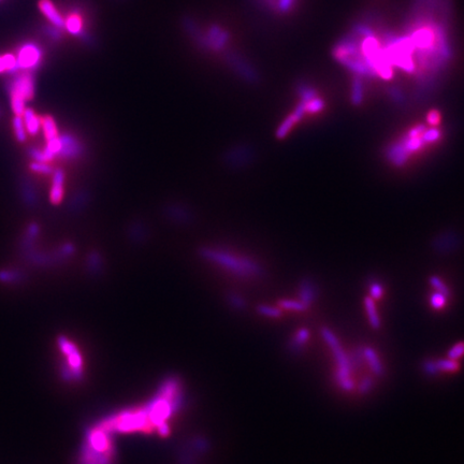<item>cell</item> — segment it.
Masks as SVG:
<instances>
[{
    "label": "cell",
    "mask_w": 464,
    "mask_h": 464,
    "mask_svg": "<svg viewBox=\"0 0 464 464\" xmlns=\"http://www.w3.org/2000/svg\"><path fill=\"white\" fill-rule=\"evenodd\" d=\"M199 255L206 261L242 278H253L263 274L262 267L254 259L225 247L204 246L199 250Z\"/></svg>",
    "instance_id": "6da1fadb"
},
{
    "label": "cell",
    "mask_w": 464,
    "mask_h": 464,
    "mask_svg": "<svg viewBox=\"0 0 464 464\" xmlns=\"http://www.w3.org/2000/svg\"><path fill=\"white\" fill-rule=\"evenodd\" d=\"M102 424L94 428L85 440L79 464H112L111 441Z\"/></svg>",
    "instance_id": "7a4b0ae2"
},
{
    "label": "cell",
    "mask_w": 464,
    "mask_h": 464,
    "mask_svg": "<svg viewBox=\"0 0 464 464\" xmlns=\"http://www.w3.org/2000/svg\"><path fill=\"white\" fill-rule=\"evenodd\" d=\"M321 336H322L323 340H325L326 343L328 344V346L330 347V349L334 356V358H336V361L338 363L337 373L350 375L351 371H350V366H349V362H348V356L343 350V348L341 346V343L338 340V338L334 336V333L328 328H323L321 330Z\"/></svg>",
    "instance_id": "3957f363"
},
{
    "label": "cell",
    "mask_w": 464,
    "mask_h": 464,
    "mask_svg": "<svg viewBox=\"0 0 464 464\" xmlns=\"http://www.w3.org/2000/svg\"><path fill=\"white\" fill-rule=\"evenodd\" d=\"M59 347L67 356V377L68 379H78L82 374V359L75 345L64 338L59 339Z\"/></svg>",
    "instance_id": "277c9868"
},
{
    "label": "cell",
    "mask_w": 464,
    "mask_h": 464,
    "mask_svg": "<svg viewBox=\"0 0 464 464\" xmlns=\"http://www.w3.org/2000/svg\"><path fill=\"white\" fill-rule=\"evenodd\" d=\"M255 153L250 145L232 146L224 155V163L231 169H242L250 165Z\"/></svg>",
    "instance_id": "5b68a950"
},
{
    "label": "cell",
    "mask_w": 464,
    "mask_h": 464,
    "mask_svg": "<svg viewBox=\"0 0 464 464\" xmlns=\"http://www.w3.org/2000/svg\"><path fill=\"white\" fill-rule=\"evenodd\" d=\"M226 61H227L230 68H232L233 71L247 83L257 84L259 82L260 77H259L257 70L241 56L236 55L234 53H230L226 55Z\"/></svg>",
    "instance_id": "8992f818"
},
{
    "label": "cell",
    "mask_w": 464,
    "mask_h": 464,
    "mask_svg": "<svg viewBox=\"0 0 464 464\" xmlns=\"http://www.w3.org/2000/svg\"><path fill=\"white\" fill-rule=\"evenodd\" d=\"M165 215L171 222L180 225H188L193 218L191 210L181 202H171L166 206Z\"/></svg>",
    "instance_id": "52a82bcc"
},
{
    "label": "cell",
    "mask_w": 464,
    "mask_h": 464,
    "mask_svg": "<svg viewBox=\"0 0 464 464\" xmlns=\"http://www.w3.org/2000/svg\"><path fill=\"white\" fill-rule=\"evenodd\" d=\"M17 66L21 69H31L36 67L41 58L40 50L34 45H26L17 54Z\"/></svg>",
    "instance_id": "ba28073f"
},
{
    "label": "cell",
    "mask_w": 464,
    "mask_h": 464,
    "mask_svg": "<svg viewBox=\"0 0 464 464\" xmlns=\"http://www.w3.org/2000/svg\"><path fill=\"white\" fill-rule=\"evenodd\" d=\"M11 92L23 97L25 101H29L35 96V84L34 79L30 74H21L14 81Z\"/></svg>",
    "instance_id": "9c48e42d"
},
{
    "label": "cell",
    "mask_w": 464,
    "mask_h": 464,
    "mask_svg": "<svg viewBox=\"0 0 464 464\" xmlns=\"http://www.w3.org/2000/svg\"><path fill=\"white\" fill-rule=\"evenodd\" d=\"M208 49L214 51H222L226 43L229 40L230 36L225 29L220 28L217 25H213L210 27L207 35Z\"/></svg>",
    "instance_id": "30bf717a"
},
{
    "label": "cell",
    "mask_w": 464,
    "mask_h": 464,
    "mask_svg": "<svg viewBox=\"0 0 464 464\" xmlns=\"http://www.w3.org/2000/svg\"><path fill=\"white\" fill-rule=\"evenodd\" d=\"M409 155H411V153L404 146L402 140L390 144L388 146L386 152L387 159L396 167H402L409 158Z\"/></svg>",
    "instance_id": "8fae6325"
},
{
    "label": "cell",
    "mask_w": 464,
    "mask_h": 464,
    "mask_svg": "<svg viewBox=\"0 0 464 464\" xmlns=\"http://www.w3.org/2000/svg\"><path fill=\"white\" fill-rule=\"evenodd\" d=\"M38 7L41 11V13L45 15L53 25H55L57 27L64 26V19L57 11L56 7L52 3V0H39Z\"/></svg>",
    "instance_id": "7c38bea8"
},
{
    "label": "cell",
    "mask_w": 464,
    "mask_h": 464,
    "mask_svg": "<svg viewBox=\"0 0 464 464\" xmlns=\"http://www.w3.org/2000/svg\"><path fill=\"white\" fill-rule=\"evenodd\" d=\"M63 184H64V173L61 170H57L53 174V184L50 191V201L57 206L63 198Z\"/></svg>",
    "instance_id": "4fadbf2b"
},
{
    "label": "cell",
    "mask_w": 464,
    "mask_h": 464,
    "mask_svg": "<svg viewBox=\"0 0 464 464\" xmlns=\"http://www.w3.org/2000/svg\"><path fill=\"white\" fill-rule=\"evenodd\" d=\"M60 140L62 146L59 154H61L63 157L77 158L82 154L83 146L77 139H74L71 136H63L60 137Z\"/></svg>",
    "instance_id": "5bb4252c"
},
{
    "label": "cell",
    "mask_w": 464,
    "mask_h": 464,
    "mask_svg": "<svg viewBox=\"0 0 464 464\" xmlns=\"http://www.w3.org/2000/svg\"><path fill=\"white\" fill-rule=\"evenodd\" d=\"M317 288L312 279L304 278L300 284V301L306 308L315 301Z\"/></svg>",
    "instance_id": "9a60e30c"
},
{
    "label": "cell",
    "mask_w": 464,
    "mask_h": 464,
    "mask_svg": "<svg viewBox=\"0 0 464 464\" xmlns=\"http://www.w3.org/2000/svg\"><path fill=\"white\" fill-rule=\"evenodd\" d=\"M351 103L356 106L361 105L364 99V86H363V78L359 75H355L352 77L351 81V95H350Z\"/></svg>",
    "instance_id": "2e32d148"
},
{
    "label": "cell",
    "mask_w": 464,
    "mask_h": 464,
    "mask_svg": "<svg viewBox=\"0 0 464 464\" xmlns=\"http://www.w3.org/2000/svg\"><path fill=\"white\" fill-rule=\"evenodd\" d=\"M459 240L455 233H445L439 235L434 241V247L439 252H448L457 247Z\"/></svg>",
    "instance_id": "e0dca14e"
},
{
    "label": "cell",
    "mask_w": 464,
    "mask_h": 464,
    "mask_svg": "<svg viewBox=\"0 0 464 464\" xmlns=\"http://www.w3.org/2000/svg\"><path fill=\"white\" fill-rule=\"evenodd\" d=\"M147 228L141 222H135L129 226V239L136 244H140L147 240Z\"/></svg>",
    "instance_id": "ac0fdd59"
},
{
    "label": "cell",
    "mask_w": 464,
    "mask_h": 464,
    "mask_svg": "<svg viewBox=\"0 0 464 464\" xmlns=\"http://www.w3.org/2000/svg\"><path fill=\"white\" fill-rule=\"evenodd\" d=\"M21 117H23V121H24L27 132L31 136L37 135L40 130L41 121H40V118L36 115L35 111L31 109H25Z\"/></svg>",
    "instance_id": "d6986e66"
},
{
    "label": "cell",
    "mask_w": 464,
    "mask_h": 464,
    "mask_svg": "<svg viewBox=\"0 0 464 464\" xmlns=\"http://www.w3.org/2000/svg\"><path fill=\"white\" fill-rule=\"evenodd\" d=\"M363 352H364V359H365V361H368L373 373L379 376H382L384 374L385 370H384L383 363L381 362L376 351L371 347H364Z\"/></svg>",
    "instance_id": "ffe728a7"
},
{
    "label": "cell",
    "mask_w": 464,
    "mask_h": 464,
    "mask_svg": "<svg viewBox=\"0 0 464 464\" xmlns=\"http://www.w3.org/2000/svg\"><path fill=\"white\" fill-rule=\"evenodd\" d=\"M40 121H41V127L43 129V134H45L47 141H49V140H52L54 138L59 137L56 123H55V121H54V118L52 116L46 115V116L41 117Z\"/></svg>",
    "instance_id": "44dd1931"
},
{
    "label": "cell",
    "mask_w": 464,
    "mask_h": 464,
    "mask_svg": "<svg viewBox=\"0 0 464 464\" xmlns=\"http://www.w3.org/2000/svg\"><path fill=\"white\" fill-rule=\"evenodd\" d=\"M364 306H365L366 314H368L369 321L371 323V326L374 329H379L381 327V319H380L379 314H377V310H376V306H375L374 299H372L371 297H366L364 299Z\"/></svg>",
    "instance_id": "7402d4cb"
},
{
    "label": "cell",
    "mask_w": 464,
    "mask_h": 464,
    "mask_svg": "<svg viewBox=\"0 0 464 464\" xmlns=\"http://www.w3.org/2000/svg\"><path fill=\"white\" fill-rule=\"evenodd\" d=\"M297 94L299 95V97L301 98V101L302 102H308L311 100H313L314 98H316V97H318L317 95V91L313 87V86H311L310 84L307 83H304V82H301L297 85Z\"/></svg>",
    "instance_id": "603a6c76"
},
{
    "label": "cell",
    "mask_w": 464,
    "mask_h": 464,
    "mask_svg": "<svg viewBox=\"0 0 464 464\" xmlns=\"http://www.w3.org/2000/svg\"><path fill=\"white\" fill-rule=\"evenodd\" d=\"M310 338V331L305 328L303 329H300L297 334L295 336V338L293 339V341L290 342L289 344V348L291 351H300L301 348L304 346V344L307 342Z\"/></svg>",
    "instance_id": "cb8c5ba5"
},
{
    "label": "cell",
    "mask_w": 464,
    "mask_h": 464,
    "mask_svg": "<svg viewBox=\"0 0 464 464\" xmlns=\"http://www.w3.org/2000/svg\"><path fill=\"white\" fill-rule=\"evenodd\" d=\"M298 123L297 121V118L294 116V114H290L288 115L285 120L282 122V124H280L278 126V128L276 129V132H275V137L279 140H282V139H285L286 136L290 132L291 129L294 128V126Z\"/></svg>",
    "instance_id": "d4e9b609"
},
{
    "label": "cell",
    "mask_w": 464,
    "mask_h": 464,
    "mask_svg": "<svg viewBox=\"0 0 464 464\" xmlns=\"http://www.w3.org/2000/svg\"><path fill=\"white\" fill-rule=\"evenodd\" d=\"M64 27L67 28L71 35H79L83 27L81 16L78 13L70 14L67 19H64Z\"/></svg>",
    "instance_id": "484cf974"
},
{
    "label": "cell",
    "mask_w": 464,
    "mask_h": 464,
    "mask_svg": "<svg viewBox=\"0 0 464 464\" xmlns=\"http://www.w3.org/2000/svg\"><path fill=\"white\" fill-rule=\"evenodd\" d=\"M347 356H348V362H349V366H350V371H358L360 369V366L362 365L363 361L365 360L364 359L363 348H361V347L355 348L350 352V355H347Z\"/></svg>",
    "instance_id": "4316f807"
},
{
    "label": "cell",
    "mask_w": 464,
    "mask_h": 464,
    "mask_svg": "<svg viewBox=\"0 0 464 464\" xmlns=\"http://www.w3.org/2000/svg\"><path fill=\"white\" fill-rule=\"evenodd\" d=\"M350 30H352L353 32H356V34L359 35L362 38L376 36L375 30L371 27V25L368 24V23H365V21H363V20L355 21V23L351 26Z\"/></svg>",
    "instance_id": "83f0119b"
},
{
    "label": "cell",
    "mask_w": 464,
    "mask_h": 464,
    "mask_svg": "<svg viewBox=\"0 0 464 464\" xmlns=\"http://www.w3.org/2000/svg\"><path fill=\"white\" fill-rule=\"evenodd\" d=\"M13 129H14V134L17 139V141L19 142H25L27 139V130L26 127L23 121V117L16 115L13 120Z\"/></svg>",
    "instance_id": "f1b7e54d"
},
{
    "label": "cell",
    "mask_w": 464,
    "mask_h": 464,
    "mask_svg": "<svg viewBox=\"0 0 464 464\" xmlns=\"http://www.w3.org/2000/svg\"><path fill=\"white\" fill-rule=\"evenodd\" d=\"M402 142H403L404 146L406 147V149L411 154L414 153V152H417V150H419L420 148H422L426 144L424 142V140L422 139V137L411 138V137L406 136L404 139H402Z\"/></svg>",
    "instance_id": "f546056e"
},
{
    "label": "cell",
    "mask_w": 464,
    "mask_h": 464,
    "mask_svg": "<svg viewBox=\"0 0 464 464\" xmlns=\"http://www.w3.org/2000/svg\"><path fill=\"white\" fill-rule=\"evenodd\" d=\"M325 105H326L325 101L318 98V97H316V98L305 103V111H306V113H312V114L318 113L325 109Z\"/></svg>",
    "instance_id": "4dcf8cb0"
},
{
    "label": "cell",
    "mask_w": 464,
    "mask_h": 464,
    "mask_svg": "<svg viewBox=\"0 0 464 464\" xmlns=\"http://www.w3.org/2000/svg\"><path fill=\"white\" fill-rule=\"evenodd\" d=\"M336 380H337V383L339 384V386L342 388V389H344L345 391H350V390L353 389L355 384H353V382L350 379V375L337 373L336 374Z\"/></svg>",
    "instance_id": "1f68e13d"
},
{
    "label": "cell",
    "mask_w": 464,
    "mask_h": 464,
    "mask_svg": "<svg viewBox=\"0 0 464 464\" xmlns=\"http://www.w3.org/2000/svg\"><path fill=\"white\" fill-rule=\"evenodd\" d=\"M388 96L390 97V99L395 102L396 104H404L405 103V96L401 89L396 87V86H391L387 90Z\"/></svg>",
    "instance_id": "d6a6232c"
},
{
    "label": "cell",
    "mask_w": 464,
    "mask_h": 464,
    "mask_svg": "<svg viewBox=\"0 0 464 464\" xmlns=\"http://www.w3.org/2000/svg\"><path fill=\"white\" fill-rule=\"evenodd\" d=\"M436 364H437V368L439 371L452 372V371H457L459 369V363L457 362V360H452L449 358L437 360Z\"/></svg>",
    "instance_id": "836d02e7"
},
{
    "label": "cell",
    "mask_w": 464,
    "mask_h": 464,
    "mask_svg": "<svg viewBox=\"0 0 464 464\" xmlns=\"http://www.w3.org/2000/svg\"><path fill=\"white\" fill-rule=\"evenodd\" d=\"M279 305L282 308L297 312H302L306 310V307L301 303L300 300H282L279 302Z\"/></svg>",
    "instance_id": "e575fe53"
},
{
    "label": "cell",
    "mask_w": 464,
    "mask_h": 464,
    "mask_svg": "<svg viewBox=\"0 0 464 464\" xmlns=\"http://www.w3.org/2000/svg\"><path fill=\"white\" fill-rule=\"evenodd\" d=\"M440 136H441V132L439 129L432 128V129L425 130V132L422 135V139L424 140L425 143H434L440 138Z\"/></svg>",
    "instance_id": "d590c367"
},
{
    "label": "cell",
    "mask_w": 464,
    "mask_h": 464,
    "mask_svg": "<svg viewBox=\"0 0 464 464\" xmlns=\"http://www.w3.org/2000/svg\"><path fill=\"white\" fill-rule=\"evenodd\" d=\"M446 298L447 297L445 295L438 293V291H435V293L431 296V300H430L431 306L435 310L443 308L446 304Z\"/></svg>",
    "instance_id": "8d00e7d4"
},
{
    "label": "cell",
    "mask_w": 464,
    "mask_h": 464,
    "mask_svg": "<svg viewBox=\"0 0 464 464\" xmlns=\"http://www.w3.org/2000/svg\"><path fill=\"white\" fill-rule=\"evenodd\" d=\"M430 284L432 285V287H434L435 290L438 291V293H441L443 295H445L446 297L449 296V289H448V287L446 286V284H444L443 280H441L439 277H437V276H431V277H430Z\"/></svg>",
    "instance_id": "74e56055"
},
{
    "label": "cell",
    "mask_w": 464,
    "mask_h": 464,
    "mask_svg": "<svg viewBox=\"0 0 464 464\" xmlns=\"http://www.w3.org/2000/svg\"><path fill=\"white\" fill-rule=\"evenodd\" d=\"M31 171L37 172V173L43 174H51L53 172V168L48 163H42V161H35V163L30 164Z\"/></svg>",
    "instance_id": "f35d334b"
},
{
    "label": "cell",
    "mask_w": 464,
    "mask_h": 464,
    "mask_svg": "<svg viewBox=\"0 0 464 464\" xmlns=\"http://www.w3.org/2000/svg\"><path fill=\"white\" fill-rule=\"evenodd\" d=\"M369 289H370V295H371L372 299H381L382 298L384 289H383V285L379 282V280H375V279L370 280Z\"/></svg>",
    "instance_id": "ab89813d"
},
{
    "label": "cell",
    "mask_w": 464,
    "mask_h": 464,
    "mask_svg": "<svg viewBox=\"0 0 464 464\" xmlns=\"http://www.w3.org/2000/svg\"><path fill=\"white\" fill-rule=\"evenodd\" d=\"M296 0H276V10L278 12L286 14L294 9Z\"/></svg>",
    "instance_id": "60d3db41"
},
{
    "label": "cell",
    "mask_w": 464,
    "mask_h": 464,
    "mask_svg": "<svg viewBox=\"0 0 464 464\" xmlns=\"http://www.w3.org/2000/svg\"><path fill=\"white\" fill-rule=\"evenodd\" d=\"M463 355H464V342H461L455 345V346L448 351L447 357L452 360H458Z\"/></svg>",
    "instance_id": "b9f144b4"
},
{
    "label": "cell",
    "mask_w": 464,
    "mask_h": 464,
    "mask_svg": "<svg viewBox=\"0 0 464 464\" xmlns=\"http://www.w3.org/2000/svg\"><path fill=\"white\" fill-rule=\"evenodd\" d=\"M424 372L429 375V376H433V375H436L439 370L437 368V364H436V361H433V360H428L424 363Z\"/></svg>",
    "instance_id": "7bdbcfd3"
},
{
    "label": "cell",
    "mask_w": 464,
    "mask_h": 464,
    "mask_svg": "<svg viewBox=\"0 0 464 464\" xmlns=\"http://www.w3.org/2000/svg\"><path fill=\"white\" fill-rule=\"evenodd\" d=\"M259 312H260L263 315L271 316V317H279L280 315H282V311H280L279 308L268 306V305H263V306L259 307Z\"/></svg>",
    "instance_id": "ee69618b"
},
{
    "label": "cell",
    "mask_w": 464,
    "mask_h": 464,
    "mask_svg": "<svg viewBox=\"0 0 464 464\" xmlns=\"http://www.w3.org/2000/svg\"><path fill=\"white\" fill-rule=\"evenodd\" d=\"M373 388V380L371 379V377L369 376H366L364 377V379L361 381L360 385H359V392L362 393V394H365V393H368L370 392V390Z\"/></svg>",
    "instance_id": "f6af8a7d"
},
{
    "label": "cell",
    "mask_w": 464,
    "mask_h": 464,
    "mask_svg": "<svg viewBox=\"0 0 464 464\" xmlns=\"http://www.w3.org/2000/svg\"><path fill=\"white\" fill-rule=\"evenodd\" d=\"M427 122L430 124V125H432V126H436L439 124L440 122V113L436 110H432V111H430L427 115Z\"/></svg>",
    "instance_id": "bcb514c9"
},
{
    "label": "cell",
    "mask_w": 464,
    "mask_h": 464,
    "mask_svg": "<svg viewBox=\"0 0 464 464\" xmlns=\"http://www.w3.org/2000/svg\"><path fill=\"white\" fill-rule=\"evenodd\" d=\"M90 264L93 269H101L102 257L98 253H93L90 256Z\"/></svg>",
    "instance_id": "7dc6e473"
},
{
    "label": "cell",
    "mask_w": 464,
    "mask_h": 464,
    "mask_svg": "<svg viewBox=\"0 0 464 464\" xmlns=\"http://www.w3.org/2000/svg\"><path fill=\"white\" fill-rule=\"evenodd\" d=\"M425 130H426V126L425 125H417V126L413 127L411 130L408 131V134L406 136L411 137V138L422 137V135L425 132Z\"/></svg>",
    "instance_id": "c3c4849f"
},
{
    "label": "cell",
    "mask_w": 464,
    "mask_h": 464,
    "mask_svg": "<svg viewBox=\"0 0 464 464\" xmlns=\"http://www.w3.org/2000/svg\"><path fill=\"white\" fill-rule=\"evenodd\" d=\"M5 71H7V70H6V66H5L4 57H3V56H0V73L5 72Z\"/></svg>",
    "instance_id": "681fc988"
}]
</instances>
